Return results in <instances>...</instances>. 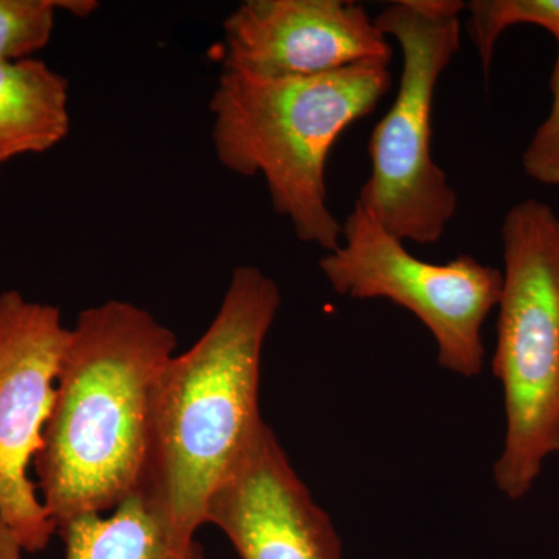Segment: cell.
Returning a JSON list of instances; mask_svg holds the SVG:
<instances>
[{"label": "cell", "instance_id": "1", "mask_svg": "<svg viewBox=\"0 0 559 559\" xmlns=\"http://www.w3.org/2000/svg\"><path fill=\"white\" fill-rule=\"evenodd\" d=\"M176 347L175 331L131 301L80 312L33 460L57 532L84 514L116 510L139 491L154 389Z\"/></svg>", "mask_w": 559, "mask_h": 559}, {"label": "cell", "instance_id": "2", "mask_svg": "<svg viewBox=\"0 0 559 559\" xmlns=\"http://www.w3.org/2000/svg\"><path fill=\"white\" fill-rule=\"evenodd\" d=\"M280 304L270 275L235 267L209 329L157 380L138 492L179 539L207 525L213 491L264 421L261 355Z\"/></svg>", "mask_w": 559, "mask_h": 559}, {"label": "cell", "instance_id": "3", "mask_svg": "<svg viewBox=\"0 0 559 559\" xmlns=\"http://www.w3.org/2000/svg\"><path fill=\"white\" fill-rule=\"evenodd\" d=\"M392 86L385 62L289 79L223 70L210 100L216 157L235 175L263 176L272 209L299 241L333 252L342 223L330 210L326 162L341 135Z\"/></svg>", "mask_w": 559, "mask_h": 559}, {"label": "cell", "instance_id": "4", "mask_svg": "<svg viewBox=\"0 0 559 559\" xmlns=\"http://www.w3.org/2000/svg\"><path fill=\"white\" fill-rule=\"evenodd\" d=\"M503 285L492 374L506 396L507 433L495 465L507 498H524L559 452V215L525 200L507 212Z\"/></svg>", "mask_w": 559, "mask_h": 559}, {"label": "cell", "instance_id": "5", "mask_svg": "<svg viewBox=\"0 0 559 559\" xmlns=\"http://www.w3.org/2000/svg\"><path fill=\"white\" fill-rule=\"evenodd\" d=\"M460 0H395L374 16L403 55L399 92L370 135L369 179L358 204L401 241L437 245L459 209L457 191L433 160L437 84L462 49Z\"/></svg>", "mask_w": 559, "mask_h": 559}, {"label": "cell", "instance_id": "6", "mask_svg": "<svg viewBox=\"0 0 559 559\" xmlns=\"http://www.w3.org/2000/svg\"><path fill=\"white\" fill-rule=\"evenodd\" d=\"M319 267L342 297L385 299L411 311L432 334L441 369L465 378L484 369L481 326L499 305L502 271L471 255L419 260L358 202L342 223L340 248Z\"/></svg>", "mask_w": 559, "mask_h": 559}, {"label": "cell", "instance_id": "7", "mask_svg": "<svg viewBox=\"0 0 559 559\" xmlns=\"http://www.w3.org/2000/svg\"><path fill=\"white\" fill-rule=\"evenodd\" d=\"M70 340L60 308L0 294V516L22 549H46L57 524L28 477Z\"/></svg>", "mask_w": 559, "mask_h": 559}, {"label": "cell", "instance_id": "8", "mask_svg": "<svg viewBox=\"0 0 559 559\" xmlns=\"http://www.w3.org/2000/svg\"><path fill=\"white\" fill-rule=\"evenodd\" d=\"M223 31V70L271 79L390 64L395 53L366 7L349 0H246Z\"/></svg>", "mask_w": 559, "mask_h": 559}, {"label": "cell", "instance_id": "9", "mask_svg": "<svg viewBox=\"0 0 559 559\" xmlns=\"http://www.w3.org/2000/svg\"><path fill=\"white\" fill-rule=\"evenodd\" d=\"M205 524L218 527L241 559H342L330 514L264 421L213 491Z\"/></svg>", "mask_w": 559, "mask_h": 559}, {"label": "cell", "instance_id": "10", "mask_svg": "<svg viewBox=\"0 0 559 559\" xmlns=\"http://www.w3.org/2000/svg\"><path fill=\"white\" fill-rule=\"evenodd\" d=\"M69 131L68 79L38 58L0 61V167L53 150Z\"/></svg>", "mask_w": 559, "mask_h": 559}, {"label": "cell", "instance_id": "11", "mask_svg": "<svg viewBox=\"0 0 559 559\" xmlns=\"http://www.w3.org/2000/svg\"><path fill=\"white\" fill-rule=\"evenodd\" d=\"M66 559H205L198 539H179L134 492L110 516L84 514L58 528Z\"/></svg>", "mask_w": 559, "mask_h": 559}, {"label": "cell", "instance_id": "12", "mask_svg": "<svg viewBox=\"0 0 559 559\" xmlns=\"http://www.w3.org/2000/svg\"><path fill=\"white\" fill-rule=\"evenodd\" d=\"M466 32L479 53L485 80H489L496 44L507 28L536 25L559 40V0H471Z\"/></svg>", "mask_w": 559, "mask_h": 559}, {"label": "cell", "instance_id": "13", "mask_svg": "<svg viewBox=\"0 0 559 559\" xmlns=\"http://www.w3.org/2000/svg\"><path fill=\"white\" fill-rule=\"evenodd\" d=\"M53 0H0V61L33 58L50 43Z\"/></svg>", "mask_w": 559, "mask_h": 559}, {"label": "cell", "instance_id": "14", "mask_svg": "<svg viewBox=\"0 0 559 559\" xmlns=\"http://www.w3.org/2000/svg\"><path fill=\"white\" fill-rule=\"evenodd\" d=\"M557 44L558 55L550 76V112L522 154V167L535 182L559 189V40Z\"/></svg>", "mask_w": 559, "mask_h": 559}, {"label": "cell", "instance_id": "15", "mask_svg": "<svg viewBox=\"0 0 559 559\" xmlns=\"http://www.w3.org/2000/svg\"><path fill=\"white\" fill-rule=\"evenodd\" d=\"M24 551L16 535L0 516V559H24Z\"/></svg>", "mask_w": 559, "mask_h": 559}, {"label": "cell", "instance_id": "16", "mask_svg": "<svg viewBox=\"0 0 559 559\" xmlns=\"http://www.w3.org/2000/svg\"><path fill=\"white\" fill-rule=\"evenodd\" d=\"M55 9L68 11L73 16L86 17L98 9L95 0H53Z\"/></svg>", "mask_w": 559, "mask_h": 559}]
</instances>
